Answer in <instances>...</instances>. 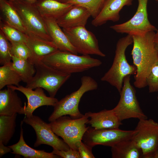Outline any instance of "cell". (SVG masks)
Wrapping results in <instances>:
<instances>
[{
    "instance_id": "cell-1",
    "label": "cell",
    "mask_w": 158,
    "mask_h": 158,
    "mask_svg": "<svg viewBox=\"0 0 158 158\" xmlns=\"http://www.w3.org/2000/svg\"><path fill=\"white\" fill-rule=\"evenodd\" d=\"M155 32H148L141 35H133V47L131 52L133 63L137 68L134 85L139 89L147 86L146 79L158 60L154 38Z\"/></svg>"
},
{
    "instance_id": "cell-2",
    "label": "cell",
    "mask_w": 158,
    "mask_h": 158,
    "mask_svg": "<svg viewBox=\"0 0 158 158\" xmlns=\"http://www.w3.org/2000/svg\"><path fill=\"white\" fill-rule=\"evenodd\" d=\"M133 42L132 36L129 34L118 41L112 65L101 79L114 87L119 93L123 87L124 78L128 75H135L136 73V68L128 63L125 55L127 48Z\"/></svg>"
},
{
    "instance_id": "cell-3",
    "label": "cell",
    "mask_w": 158,
    "mask_h": 158,
    "mask_svg": "<svg viewBox=\"0 0 158 158\" xmlns=\"http://www.w3.org/2000/svg\"><path fill=\"white\" fill-rule=\"evenodd\" d=\"M41 61L56 70L71 74L99 66L102 63L100 60L89 55L78 56L59 50L45 56Z\"/></svg>"
},
{
    "instance_id": "cell-4",
    "label": "cell",
    "mask_w": 158,
    "mask_h": 158,
    "mask_svg": "<svg viewBox=\"0 0 158 158\" xmlns=\"http://www.w3.org/2000/svg\"><path fill=\"white\" fill-rule=\"evenodd\" d=\"M81 82V85L78 90L58 101L49 117L48 120L49 122L53 121L59 117L66 115H69L73 119L78 118L84 116L78 109L80 99L85 92L97 89L98 84L92 77L87 75L82 77Z\"/></svg>"
},
{
    "instance_id": "cell-5",
    "label": "cell",
    "mask_w": 158,
    "mask_h": 158,
    "mask_svg": "<svg viewBox=\"0 0 158 158\" xmlns=\"http://www.w3.org/2000/svg\"><path fill=\"white\" fill-rule=\"evenodd\" d=\"M89 117L85 114L76 119L63 116L49 123L57 136L61 137L70 148L78 151L83 135L89 127L86 124Z\"/></svg>"
},
{
    "instance_id": "cell-6",
    "label": "cell",
    "mask_w": 158,
    "mask_h": 158,
    "mask_svg": "<svg viewBox=\"0 0 158 158\" xmlns=\"http://www.w3.org/2000/svg\"><path fill=\"white\" fill-rule=\"evenodd\" d=\"M34 65L36 73L25 87L33 90L38 87L44 89L52 97H54L59 88L71 75L56 70L41 61L36 62Z\"/></svg>"
},
{
    "instance_id": "cell-7",
    "label": "cell",
    "mask_w": 158,
    "mask_h": 158,
    "mask_svg": "<svg viewBox=\"0 0 158 158\" xmlns=\"http://www.w3.org/2000/svg\"><path fill=\"white\" fill-rule=\"evenodd\" d=\"M132 139L141 150L142 158H158V123L152 119L139 120Z\"/></svg>"
},
{
    "instance_id": "cell-8",
    "label": "cell",
    "mask_w": 158,
    "mask_h": 158,
    "mask_svg": "<svg viewBox=\"0 0 158 158\" xmlns=\"http://www.w3.org/2000/svg\"><path fill=\"white\" fill-rule=\"evenodd\" d=\"M10 2L19 14L26 32L32 33L45 40L52 41L45 20L35 3L24 0Z\"/></svg>"
},
{
    "instance_id": "cell-9",
    "label": "cell",
    "mask_w": 158,
    "mask_h": 158,
    "mask_svg": "<svg viewBox=\"0 0 158 158\" xmlns=\"http://www.w3.org/2000/svg\"><path fill=\"white\" fill-rule=\"evenodd\" d=\"M130 75L124 78L123 87L119 93L120 97L116 106L112 110L121 121L131 118L139 120L147 118L140 106L136 95V90L131 85Z\"/></svg>"
},
{
    "instance_id": "cell-10",
    "label": "cell",
    "mask_w": 158,
    "mask_h": 158,
    "mask_svg": "<svg viewBox=\"0 0 158 158\" xmlns=\"http://www.w3.org/2000/svg\"><path fill=\"white\" fill-rule=\"evenodd\" d=\"M71 43L77 52L83 55H95L104 57L106 55L100 49L95 35L85 26L62 28Z\"/></svg>"
},
{
    "instance_id": "cell-11",
    "label": "cell",
    "mask_w": 158,
    "mask_h": 158,
    "mask_svg": "<svg viewBox=\"0 0 158 158\" xmlns=\"http://www.w3.org/2000/svg\"><path fill=\"white\" fill-rule=\"evenodd\" d=\"M138 1V8L133 16L126 22L110 26L111 29L117 33L131 35H143L150 31L157 30L148 19L147 9L148 0Z\"/></svg>"
},
{
    "instance_id": "cell-12",
    "label": "cell",
    "mask_w": 158,
    "mask_h": 158,
    "mask_svg": "<svg viewBox=\"0 0 158 158\" xmlns=\"http://www.w3.org/2000/svg\"><path fill=\"white\" fill-rule=\"evenodd\" d=\"M135 133V130H124L119 128L97 129L89 127L84 134L82 140L92 148L98 145L111 147L121 141L131 139Z\"/></svg>"
},
{
    "instance_id": "cell-13",
    "label": "cell",
    "mask_w": 158,
    "mask_h": 158,
    "mask_svg": "<svg viewBox=\"0 0 158 158\" xmlns=\"http://www.w3.org/2000/svg\"><path fill=\"white\" fill-rule=\"evenodd\" d=\"M23 121L31 126L35 130L36 140L34 144V147L45 144L59 150L67 151L70 149L63 140L59 138L54 133L49 123L39 117L33 115L29 117L25 116Z\"/></svg>"
},
{
    "instance_id": "cell-14",
    "label": "cell",
    "mask_w": 158,
    "mask_h": 158,
    "mask_svg": "<svg viewBox=\"0 0 158 158\" xmlns=\"http://www.w3.org/2000/svg\"><path fill=\"white\" fill-rule=\"evenodd\" d=\"M7 86L20 92L26 97L28 102L27 105L25 103L24 114L27 117L33 115L34 111L39 107L43 106L54 107L59 101L55 97L47 96L41 88H37L33 90L20 85L17 86L13 85Z\"/></svg>"
},
{
    "instance_id": "cell-15",
    "label": "cell",
    "mask_w": 158,
    "mask_h": 158,
    "mask_svg": "<svg viewBox=\"0 0 158 158\" xmlns=\"http://www.w3.org/2000/svg\"><path fill=\"white\" fill-rule=\"evenodd\" d=\"M133 0H106L98 16L92 20L91 23L97 27L111 21L113 22L119 20L120 11L125 6L132 4Z\"/></svg>"
},
{
    "instance_id": "cell-16",
    "label": "cell",
    "mask_w": 158,
    "mask_h": 158,
    "mask_svg": "<svg viewBox=\"0 0 158 158\" xmlns=\"http://www.w3.org/2000/svg\"><path fill=\"white\" fill-rule=\"evenodd\" d=\"M25 34L27 36L26 44L31 52L34 64L47 56L59 50L52 41L43 39L31 33L26 32Z\"/></svg>"
},
{
    "instance_id": "cell-17",
    "label": "cell",
    "mask_w": 158,
    "mask_h": 158,
    "mask_svg": "<svg viewBox=\"0 0 158 158\" xmlns=\"http://www.w3.org/2000/svg\"><path fill=\"white\" fill-rule=\"evenodd\" d=\"M15 91L8 86L7 89L0 90V115L24 114L25 103L23 106L21 99Z\"/></svg>"
},
{
    "instance_id": "cell-18",
    "label": "cell",
    "mask_w": 158,
    "mask_h": 158,
    "mask_svg": "<svg viewBox=\"0 0 158 158\" xmlns=\"http://www.w3.org/2000/svg\"><path fill=\"white\" fill-rule=\"evenodd\" d=\"M91 14L87 8L80 5H74L56 21L63 28L85 26Z\"/></svg>"
},
{
    "instance_id": "cell-19",
    "label": "cell",
    "mask_w": 158,
    "mask_h": 158,
    "mask_svg": "<svg viewBox=\"0 0 158 158\" xmlns=\"http://www.w3.org/2000/svg\"><path fill=\"white\" fill-rule=\"evenodd\" d=\"M85 114L90 118L87 124L97 129H118L122 124L112 109H104L97 112H88Z\"/></svg>"
},
{
    "instance_id": "cell-20",
    "label": "cell",
    "mask_w": 158,
    "mask_h": 158,
    "mask_svg": "<svg viewBox=\"0 0 158 158\" xmlns=\"http://www.w3.org/2000/svg\"><path fill=\"white\" fill-rule=\"evenodd\" d=\"M44 18L49 35L59 50L78 55V53L57 23L56 20L51 18Z\"/></svg>"
},
{
    "instance_id": "cell-21",
    "label": "cell",
    "mask_w": 158,
    "mask_h": 158,
    "mask_svg": "<svg viewBox=\"0 0 158 158\" xmlns=\"http://www.w3.org/2000/svg\"><path fill=\"white\" fill-rule=\"evenodd\" d=\"M35 4L44 18L56 20L68 11L73 5L56 0H38Z\"/></svg>"
},
{
    "instance_id": "cell-22",
    "label": "cell",
    "mask_w": 158,
    "mask_h": 158,
    "mask_svg": "<svg viewBox=\"0 0 158 158\" xmlns=\"http://www.w3.org/2000/svg\"><path fill=\"white\" fill-rule=\"evenodd\" d=\"M23 122L20 123V138L18 141L16 143L9 146L13 154L22 155L24 158H57L61 157L59 156L49 153L43 150L34 149L29 146L25 142L23 137V130L22 125Z\"/></svg>"
},
{
    "instance_id": "cell-23",
    "label": "cell",
    "mask_w": 158,
    "mask_h": 158,
    "mask_svg": "<svg viewBox=\"0 0 158 158\" xmlns=\"http://www.w3.org/2000/svg\"><path fill=\"white\" fill-rule=\"evenodd\" d=\"M0 20L25 33L26 29L19 14L8 0H0Z\"/></svg>"
},
{
    "instance_id": "cell-24",
    "label": "cell",
    "mask_w": 158,
    "mask_h": 158,
    "mask_svg": "<svg viewBox=\"0 0 158 158\" xmlns=\"http://www.w3.org/2000/svg\"><path fill=\"white\" fill-rule=\"evenodd\" d=\"M111 147L113 158H142L141 150L132 138L118 142Z\"/></svg>"
},
{
    "instance_id": "cell-25",
    "label": "cell",
    "mask_w": 158,
    "mask_h": 158,
    "mask_svg": "<svg viewBox=\"0 0 158 158\" xmlns=\"http://www.w3.org/2000/svg\"><path fill=\"white\" fill-rule=\"evenodd\" d=\"M17 116V114L11 116L0 115V141L6 145L14 133Z\"/></svg>"
},
{
    "instance_id": "cell-26",
    "label": "cell",
    "mask_w": 158,
    "mask_h": 158,
    "mask_svg": "<svg viewBox=\"0 0 158 158\" xmlns=\"http://www.w3.org/2000/svg\"><path fill=\"white\" fill-rule=\"evenodd\" d=\"M12 65L20 76L22 81L26 83L30 81L36 73L34 64L28 61L12 56Z\"/></svg>"
},
{
    "instance_id": "cell-27",
    "label": "cell",
    "mask_w": 158,
    "mask_h": 158,
    "mask_svg": "<svg viewBox=\"0 0 158 158\" xmlns=\"http://www.w3.org/2000/svg\"><path fill=\"white\" fill-rule=\"evenodd\" d=\"M21 78L12 65V62L0 67V90L6 86L19 85Z\"/></svg>"
},
{
    "instance_id": "cell-28",
    "label": "cell",
    "mask_w": 158,
    "mask_h": 158,
    "mask_svg": "<svg viewBox=\"0 0 158 158\" xmlns=\"http://www.w3.org/2000/svg\"><path fill=\"white\" fill-rule=\"evenodd\" d=\"M0 30L10 42H21L26 44V34L0 20Z\"/></svg>"
},
{
    "instance_id": "cell-29",
    "label": "cell",
    "mask_w": 158,
    "mask_h": 158,
    "mask_svg": "<svg viewBox=\"0 0 158 158\" xmlns=\"http://www.w3.org/2000/svg\"><path fill=\"white\" fill-rule=\"evenodd\" d=\"M106 0H68L67 3L78 5L87 8L91 16L95 18L101 11Z\"/></svg>"
},
{
    "instance_id": "cell-30",
    "label": "cell",
    "mask_w": 158,
    "mask_h": 158,
    "mask_svg": "<svg viewBox=\"0 0 158 158\" xmlns=\"http://www.w3.org/2000/svg\"><path fill=\"white\" fill-rule=\"evenodd\" d=\"M11 45L10 42L0 30V64L1 66L12 62Z\"/></svg>"
},
{
    "instance_id": "cell-31",
    "label": "cell",
    "mask_w": 158,
    "mask_h": 158,
    "mask_svg": "<svg viewBox=\"0 0 158 158\" xmlns=\"http://www.w3.org/2000/svg\"><path fill=\"white\" fill-rule=\"evenodd\" d=\"M10 42L11 45V53L12 56L27 60L33 64L31 52L26 44L21 42Z\"/></svg>"
},
{
    "instance_id": "cell-32",
    "label": "cell",
    "mask_w": 158,
    "mask_h": 158,
    "mask_svg": "<svg viewBox=\"0 0 158 158\" xmlns=\"http://www.w3.org/2000/svg\"><path fill=\"white\" fill-rule=\"evenodd\" d=\"M146 81L150 93L158 92V60L152 67Z\"/></svg>"
},
{
    "instance_id": "cell-33",
    "label": "cell",
    "mask_w": 158,
    "mask_h": 158,
    "mask_svg": "<svg viewBox=\"0 0 158 158\" xmlns=\"http://www.w3.org/2000/svg\"><path fill=\"white\" fill-rule=\"evenodd\" d=\"M51 152L63 158H80L78 151L71 148L67 151L59 150L53 148Z\"/></svg>"
},
{
    "instance_id": "cell-34",
    "label": "cell",
    "mask_w": 158,
    "mask_h": 158,
    "mask_svg": "<svg viewBox=\"0 0 158 158\" xmlns=\"http://www.w3.org/2000/svg\"><path fill=\"white\" fill-rule=\"evenodd\" d=\"M92 148L82 141L78 148L80 158H95L92 152Z\"/></svg>"
},
{
    "instance_id": "cell-35",
    "label": "cell",
    "mask_w": 158,
    "mask_h": 158,
    "mask_svg": "<svg viewBox=\"0 0 158 158\" xmlns=\"http://www.w3.org/2000/svg\"><path fill=\"white\" fill-rule=\"evenodd\" d=\"M12 150L8 146H6L1 142L0 141V157H1L3 155L10 152H11Z\"/></svg>"
},
{
    "instance_id": "cell-36",
    "label": "cell",
    "mask_w": 158,
    "mask_h": 158,
    "mask_svg": "<svg viewBox=\"0 0 158 158\" xmlns=\"http://www.w3.org/2000/svg\"><path fill=\"white\" fill-rule=\"evenodd\" d=\"M156 31L154 36V41L158 56V30H157Z\"/></svg>"
},
{
    "instance_id": "cell-37",
    "label": "cell",
    "mask_w": 158,
    "mask_h": 158,
    "mask_svg": "<svg viewBox=\"0 0 158 158\" xmlns=\"http://www.w3.org/2000/svg\"><path fill=\"white\" fill-rule=\"evenodd\" d=\"M8 0L10 1H18V0H24V1H28L32 3H35L38 0Z\"/></svg>"
},
{
    "instance_id": "cell-38",
    "label": "cell",
    "mask_w": 158,
    "mask_h": 158,
    "mask_svg": "<svg viewBox=\"0 0 158 158\" xmlns=\"http://www.w3.org/2000/svg\"><path fill=\"white\" fill-rule=\"evenodd\" d=\"M57 1L63 3H66L68 0H56Z\"/></svg>"
},
{
    "instance_id": "cell-39",
    "label": "cell",
    "mask_w": 158,
    "mask_h": 158,
    "mask_svg": "<svg viewBox=\"0 0 158 158\" xmlns=\"http://www.w3.org/2000/svg\"><path fill=\"white\" fill-rule=\"evenodd\" d=\"M157 99H158V97H157Z\"/></svg>"
}]
</instances>
